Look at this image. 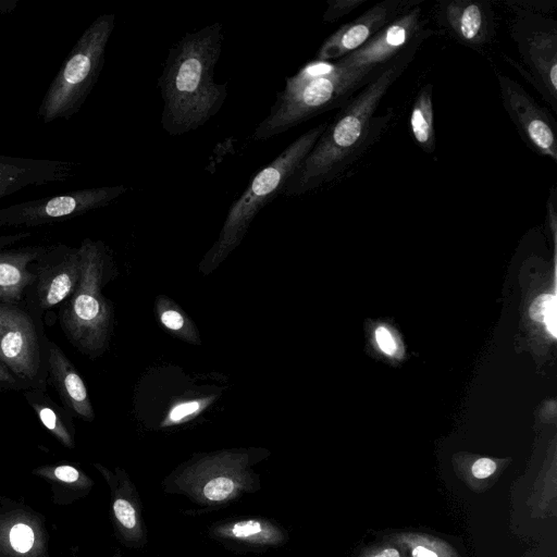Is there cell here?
Listing matches in <instances>:
<instances>
[{
	"label": "cell",
	"mask_w": 557,
	"mask_h": 557,
	"mask_svg": "<svg viewBox=\"0 0 557 557\" xmlns=\"http://www.w3.org/2000/svg\"><path fill=\"white\" fill-rule=\"evenodd\" d=\"M521 54L541 91L557 101V32L555 27L533 29L519 40Z\"/></svg>",
	"instance_id": "cell-17"
},
{
	"label": "cell",
	"mask_w": 557,
	"mask_h": 557,
	"mask_svg": "<svg viewBox=\"0 0 557 557\" xmlns=\"http://www.w3.org/2000/svg\"><path fill=\"white\" fill-rule=\"evenodd\" d=\"M82 272L74 293L61 304L60 326L71 344L82 354L96 358L109 347L113 333L112 304L102 294L113 263L101 240L85 238L79 245Z\"/></svg>",
	"instance_id": "cell-3"
},
{
	"label": "cell",
	"mask_w": 557,
	"mask_h": 557,
	"mask_svg": "<svg viewBox=\"0 0 557 557\" xmlns=\"http://www.w3.org/2000/svg\"><path fill=\"white\" fill-rule=\"evenodd\" d=\"M223 46L220 23L185 34L170 50L159 77L161 124L170 135L196 131L222 108L227 90L214 82Z\"/></svg>",
	"instance_id": "cell-1"
},
{
	"label": "cell",
	"mask_w": 557,
	"mask_h": 557,
	"mask_svg": "<svg viewBox=\"0 0 557 557\" xmlns=\"http://www.w3.org/2000/svg\"><path fill=\"white\" fill-rule=\"evenodd\" d=\"M25 386L0 362V389H18Z\"/></svg>",
	"instance_id": "cell-31"
},
{
	"label": "cell",
	"mask_w": 557,
	"mask_h": 557,
	"mask_svg": "<svg viewBox=\"0 0 557 557\" xmlns=\"http://www.w3.org/2000/svg\"><path fill=\"white\" fill-rule=\"evenodd\" d=\"M556 304V297L550 294H543L536 297L529 310L530 317L532 320L542 322L546 317L547 312L552 308L553 305Z\"/></svg>",
	"instance_id": "cell-27"
},
{
	"label": "cell",
	"mask_w": 557,
	"mask_h": 557,
	"mask_svg": "<svg viewBox=\"0 0 557 557\" xmlns=\"http://www.w3.org/2000/svg\"><path fill=\"white\" fill-rule=\"evenodd\" d=\"M428 36L422 30L420 8H410L381 29L361 48L337 60L366 83L411 45Z\"/></svg>",
	"instance_id": "cell-11"
},
{
	"label": "cell",
	"mask_w": 557,
	"mask_h": 557,
	"mask_svg": "<svg viewBox=\"0 0 557 557\" xmlns=\"http://www.w3.org/2000/svg\"><path fill=\"white\" fill-rule=\"evenodd\" d=\"M373 557H400L396 548H385Z\"/></svg>",
	"instance_id": "cell-33"
},
{
	"label": "cell",
	"mask_w": 557,
	"mask_h": 557,
	"mask_svg": "<svg viewBox=\"0 0 557 557\" xmlns=\"http://www.w3.org/2000/svg\"><path fill=\"white\" fill-rule=\"evenodd\" d=\"M362 78L338 61L312 60L285 81L269 114L252 133L255 140L287 132L313 116L347 101Z\"/></svg>",
	"instance_id": "cell-4"
},
{
	"label": "cell",
	"mask_w": 557,
	"mask_h": 557,
	"mask_svg": "<svg viewBox=\"0 0 557 557\" xmlns=\"http://www.w3.org/2000/svg\"><path fill=\"white\" fill-rule=\"evenodd\" d=\"M114 25V14H101L83 32L44 96L38 109L44 123L69 120L81 110L102 70Z\"/></svg>",
	"instance_id": "cell-6"
},
{
	"label": "cell",
	"mask_w": 557,
	"mask_h": 557,
	"mask_svg": "<svg viewBox=\"0 0 557 557\" xmlns=\"http://www.w3.org/2000/svg\"><path fill=\"white\" fill-rule=\"evenodd\" d=\"M27 236L29 233L0 236V302L20 304L35 278L29 265L46 246L5 248Z\"/></svg>",
	"instance_id": "cell-16"
},
{
	"label": "cell",
	"mask_w": 557,
	"mask_h": 557,
	"mask_svg": "<svg viewBox=\"0 0 557 557\" xmlns=\"http://www.w3.org/2000/svg\"><path fill=\"white\" fill-rule=\"evenodd\" d=\"M25 397L41 424L62 444L73 447L72 416L51 400L44 389L30 388L26 392Z\"/></svg>",
	"instance_id": "cell-19"
},
{
	"label": "cell",
	"mask_w": 557,
	"mask_h": 557,
	"mask_svg": "<svg viewBox=\"0 0 557 557\" xmlns=\"http://www.w3.org/2000/svg\"><path fill=\"white\" fill-rule=\"evenodd\" d=\"M216 398V395H208L174 403L166 411L160 426L169 428L189 422L209 408Z\"/></svg>",
	"instance_id": "cell-23"
},
{
	"label": "cell",
	"mask_w": 557,
	"mask_h": 557,
	"mask_svg": "<svg viewBox=\"0 0 557 557\" xmlns=\"http://www.w3.org/2000/svg\"><path fill=\"white\" fill-rule=\"evenodd\" d=\"M48 382L55 388L62 407L73 417L92 421L95 411L87 386L63 350L48 337L45 339Z\"/></svg>",
	"instance_id": "cell-15"
},
{
	"label": "cell",
	"mask_w": 557,
	"mask_h": 557,
	"mask_svg": "<svg viewBox=\"0 0 557 557\" xmlns=\"http://www.w3.org/2000/svg\"><path fill=\"white\" fill-rule=\"evenodd\" d=\"M327 123L319 124L289 144L272 162L260 170L242 196L231 206L216 242L199 264L209 274L242 243L260 210L283 194L290 176L310 152Z\"/></svg>",
	"instance_id": "cell-5"
},
{
	"label": "cell",
	"mask_w": 557,
	"mask_h": 557,
	"mask_svg": "<svg viewBox=\"0 0 557 557\" xmlns=\"http://www.w3.org/2000/svg\"><path fill=\"white\" fill-rule=\"evenodd\" d=\"M446 25L465 45L478 47L487 40L491 18L484 2L453 0L442 3Z\"/></svg>",
	"instance_id": "cell-18"
},
{
	"label": "cell",
	"mask_w": 557,
	"mask_h": 557,
	"mask_svg": "<svg viewBox=\"0 0 557 557\" xmlns=\"http://www.w3.org/2000/svg\"><path fill=\"white\" fill-rule=\"evenodd\" d=\"M53 475L59 481H62L65 483L77 482L82 476L81 472L76 468H74L72 466H67V465H62V466L55 467L53 469Z\"/></svg>",
	"instance_id": "cell-30"
},
{
	"label": "cell",
	"mask_w": 557,
	"mask_h": 557,
	"mask_svg": "<svg viewBox=\"0 0 557 557\" xmlns=\"http://www.w3.org/2000/svg\"><path fill=\"white\" fill-rule=\"evenodd\" d=\"M421 41L411 45L387 64L354 99L343 106L288 180L284 195L305 194L339 173L366 143L380 101L410 63Z\"/></svg>",
	"instance_id": "cell-2"
},
{
	"label": "cell",
	"mask_w": 557,
	"mask_h": 557,
	"mask_svg": "<svg viewBox=\"0 0 557 557\" xmlns=\"http://www.w3.org/2000/svg\"><path fill=\"white\" fill-rule=\"evenodd\" d=\"M410 129L420 147L431 152L435 145L432 85H425L418 92L411 108Z\"/></svg>",
	"instance_id": "cell-21"
},
{
	"label": "cell",
	"mask_w": 557,
	"mask_h": 557,
	"mask_svg": "<svg viewBox=\"0 0 557 557\" xmlns=\"http://www.w3.org/2000/svg\"><path fill=\"white\" fill-rule=\"evenodd\" d=\"M375 339L382 351H384L387 355H393L395 352V341L389 331L385 326H379L375 330Z\"/></svg>",
	"instance_id": "cell-28"
},
{
	"label": "cell",
	"mask_w": 557,
	"mask_h": 557,
	"mask_svg": "<svg viewBox=\"0 0 557 557\" xmlns=\"http://www.w3.org/2000/svg\"><path fill=\"white\" fill-rule=\"evenodd\" d=\"M35 278L25 294L27 307L38 317L63 304L75 290L82 272L79 246L46 247L29 265Z\"/></svg>",
	"instance_id": "cell-10"
},
{
	"label": "cell",
	"mask_w": 557,
	"mask_h": 557,
	"mask_svg": "<svg viewBox=\"0 0 557 557\" xmlns=\"http://www.w3.org/2000/svg\"><path fill=\"white\" fill-rule=\"evenodd\" d=\"M46 337L40 317L28 307L0 302V362L25 388L46 391Z\"/></svg>",
	"instance_id": "cell-7"
},
{
	"label": "cell",
	"mask_w": 557,
	"mask_h": 557,
	"mask_svg": "<svg viewBox=\"0 0 557 557\" xmlns=\"http://www.w3.org/2000/svg\"><path fill=\"white\" fill-rule=\"evenodd\" d=\"M364 2H367V0H329L323 20L325 22H334L350 13Z\"/></svg>",
	"instance_id": "cell-26"
},
{
	"label": "cell",
	"mask_w": 557,
	"mask_h": 557,
	"mask_svg": "<svg viewBox=\"0 0 557 557\" xmlns=\"http://www.w3.org/2000/svg\"><path fill=\"white\" fill-rule=\"evenodd\" d=\"M496 470V463L488 458L478 459L471 468L472 474L476 479H485L492 475Z\"/></svg>",
	"instance_id": "cell-29"
},
{
	"label": "cell",
	"mask_w": 557,
	"mask_h": 557,
	"mask_svg": "<svg viewBox=\"0 0 557 557\" xmlns=\"http://www.w3.org/2000/svg\"><path fill=\"white\" fill-rule=\"evenodd\" d=\"M124 185L71 190L0 209V227H35L78 218L127 193Z\"/></svg>",
	"instance_id": "cell-9"
},
{
	"label": "cell",
	"mask_w": 557,
	"mask_h": 557,
	"mask_svg": "<svg viewBox=\"0 0 557 557\" xmlns=\"http://www.w3.org/2000/svg\"><path fill=\"white\" fill-rule=\"evenodd\" d=\"M504 107L524 141L557 161V136L545 111L515 81L498 74Z\"/></svg>",
	"instance_id": "cell-12"
},
{
	"label": "cell",
	"mask_w": 557,
	"mask_h": 557,
	"mask_svg": "<svg viewBox=\"0 0 557 557\" xmlns=\"http://www.w3.org/2000/svg\"><path fill=\"white\" fill-rule=\"evenodd\" d=\"M114 516L122 527L132 537H143V528L140 517L135 505L125 497H117L113 503Z\"/></svg>",
	"instance_id": "cell-24"
},
{
	"label": "cell",
	"mask_w": 557,
	"mask_h": 557,
	"mask_svg": "<svg viewBox=\"0 0 557 557\" xmlns=\"http://www.w3.org/2000/svg\"><path fill=\"white\" fill-rule=\"evenodd\" d=\"M413 2L388 0L376 3L331 34L317 51V61L334 62L361 48L374 35L410 9Z\"/></svg>",
	"instance_id": "cell-13"
},
{
	"label": "cell",
	"mask_w": 557,
	"mask_h": 557,
	"mask_svg": "<svg viewBox=\"0 0 557 557\" xmlns=\"http://www.w3.org/2000/svg\"><path fill=\"white\" fill-rule=\"evenodd\" d=\"M158 321L171 335L198 345L201 343L199 331L190 318L171 298L159 295L154 304Z\"/></svg>",
	"instance_id": "cell-22"
},
{
	"label": "cell",
	"mask_w": 557,
	"mask_h": 557,
	"mask_svg": "<svg viewBox=\"0 0 557 557\" xmlns=\"http://www.w3.org/2000/svg\"><path fill=\"white\" fill-rule=\"evenodd\" d=\"M214 533L223 539L257 546L277 545L284 540V533L277 525L262 519H244L223 523L214 529Z\"/></svg>",
	"instance_id": "cell-20"
},
{
	"label": "cell",
	"mask_w": 557,
	"mask_h": 557,
	"mask_svg": "<svg viewBox=\"0 0 557 557\" xmlns=\"http://www.w3.org/2000/svg\"><path fill=\"white\" fill-rule=\"evenodd\" d=\"M12 548L17 553H27L34 545L35 535L30 527L24 523L13 525L9 533Z\"/></svg>",
	"instance_id": "cell-25"
},
{
	"label": "cell",
	"mask_w": 557,
	"mask_h": 557,
	"mask_svg": "<svg viewBox=\"0 0 557 557\" xmlns=\"http://www.w3.org/2000/svg\"><path fill=\"white\" fill-rule=\"evenodd\" d=\"M77 163L0 154V199L29 186L64 183L76 176Z\"/></svg>",
	"instance_id": "cell-14"
},
{
	"label": "cell",
	"mask_w": 557,
	"mask_h": 557,
	"mask_svg": "<svg viewBox=\"0 0 557 557\" xmlns=\"http://www.w3.org/2000/svg\"><path fill=\"white\" fill-rule=\"evenodd\" d=\"M412 557H437V555L423 546H417L412 549Z\"/></svg>",
	"instance_id": "cell-32"
},
{
	"label": "cell",
	"mask_w": 557,
	"mask_h": 557,
	"mask_svg": "<svg viewBox=\"0 0 557 557\" xmlns=\"http://www.w3.org/2000/svg\"><path fill=\"white\" fill-rule=\"evenodd\" d=\"M248 451L224 450L207 455L185 468L176 479L181 491L203 505L230 502L252 482Z\"/></svg>",
	"instance_id": "cell-8"
}]
</instances>
